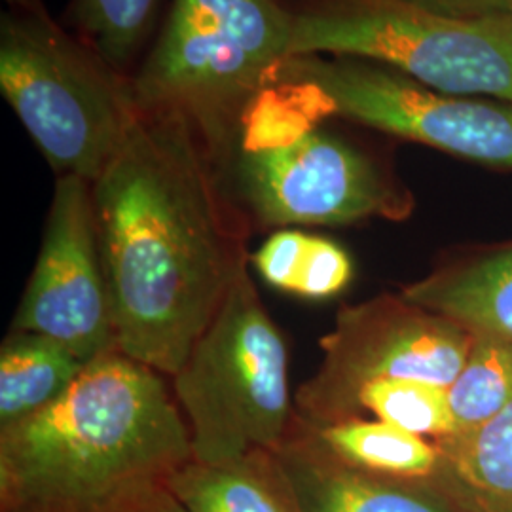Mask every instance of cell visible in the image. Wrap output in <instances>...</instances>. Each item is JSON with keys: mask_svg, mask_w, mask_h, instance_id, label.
<instances>
[{"mask_svg": "<svg viewBox=\"0 0 512 512\" xmlns=\"http://www.w3.org/2000/svg\"><path fill=\"white\" fill-rule=\"evenodd\" d=\"M92 198L116 349L173 378L251 264L253 232L175 112H141Z\"/></svg>", "mask_w": 512, "mask_h": 512, "instance_id": "obj_1", "label": "cell"}, {"mask_svg": "<svg viewBox=\"0 0 512 512\" xmlns=\"http://www.w3.org/2000/svg\"><path fill=\"white\" fill-rule=\"evenodd\" d=\"M192 459L164 374L118 349L37 414L0 429L2 512H103Z\"/></svg>", "mask_w": 512, "mask_h": 512, "instance_id": "obj_2", "label": "cell"}, {"mask_svg": "<svg viewBox=\"0 0 512 512\" xmlns=\"http://www.w3.org/2000/svg\"><path fill=\"white\" fill-rule=\"evenodd\" d=\"M327 120L296 84L264 88L241 112L213 160L251 232L412 215L414 196L395 171Z\"/></svg>", "mask_w": 512, "mask_h": 512, "instance_id": "obj_3", "label": "cell"}, {"mask_svg": "<svg viewBox=\"0 0 512 512\" xmlns=\"http://www.w3.org/2000/svg\"><path fill=\"white\" fill-rule=\"evenodd\" d=\"M0 92L55 175L88 183L141 116L133 76L55 23L42 0L0 16Z\"/></svg>", "mask_w": 512, "mask_h": 512, "instance_id": "obj_4", "label": "cell"}, {"mask_svg": "<svg viewBox=\"0 0 512 512\" xmlns=\"http://www.w3.org/2000/svg\"><path fill=\"white\" fill-rule=\"evenodd\" d=\"M291 44L287 0H173L133 73L137 105L184 116L215 158Z\"/></svg>", "mask_w": 512, "mask_h": 512, "instance_id": "obj_5", "label": "cell"}, {"mask_svg": "<svg viewBox=\"0 0 512 512\" xmlns=\"http://www.w3.org/2000/svg\"><path fill=\"white\" fill-rule=\"evenodd\" d=\"M169 380L188 425L192 459L230 463L274 452L287 439L296 420L289 351L256 291L251 264L239 270Z\"/></svg>", "mask_w": 512, "mask_h": 512, "instance_id": "obj_6", "label": "cell"}, {"mask_svg": "<svg viewBox=\"0 0 512 512\" xmlns=\"http://www.w3.org/2000/svg\"><path fill=\"white\" fill-rule=\"evenodd\" d=\"M291 55L385 65L446 93L512 103V16L456 19L408 0H287Z\"/></svg>", "mask_w": 512, "mask_h": 512, "instance_id": "obj_7", "label": "cell"}, {"mask_svg": "<svg viewBox=\"0 0 512 512\" xmlns=\"http://www.w3.org/2000/svg\"><path fill=\"white\" fill-rule=\"evenodd\" d=\"M274 82L310 86L334 120L512 169L511 101L440 92L380 63L340 55H291Z\"/></svg>", "mask_w": 512, "mask_h": 512, "instance_id": "obj_8", "label": "cell"}, {"mask_svg": "<svg viewBox=\"0 0 512 512\" xmlns=\"http://www.w3.org/2000/svg\"><path fill=\"white\" fill-rule=\"evenodd\" d=\"M473 342V330L401 293L344 306L319 342L321 365L296 391V416L311 427L361 418L363 389L385 380L450 387Z\"/></svg>", "mask_w": 512, "mask_h": 512, "instance_id": "obj_9", "label": "cell"}, {"mask_svg": "<svg viewBox=\"0 0 512 512\" xmlns=\"http://www.w3.org/2000/svg\"><path fill=\"white\" fill-rule=\"evenodd\" d=\"M12 330L52 338L84 361L116 349L92 183L57 177L37 262Z\"/></svg>", "mask_w": 512, "mask_h": 512, "instance_id": "obj_10", "label": "cell"}, {"mask_svg": "<svg viewBox=\"0 0 512 512\" xmlns=\"http://www.w3.org/2000/svg\"><path fill=\"white\" fill-rule=\"evenodd\" d=\"M272 456L302 512H471L429 478H395L351 467L298 416Z\"/></svg>", "mask_w": 512, "mask_h": 512, "instance_id": "obj_11", "label": "cell"}, {"mask_svg": "<svg viewBox=\"0 0 512 512\" xmlns=\"http://www.w3.org/2000/svg\"><path fill=\"white\" fill-rule=\"evenodd\" d=\"M401 296L473 332L512 340V243L446 264L406 285Z\"/></svg>", "mask_w": 512, "mask_h": 512, "instance_id": "obj_12", "label": "cell"}, {"mask_svg": "<svg viewBox=\"0 0 512 512\" xmlns=\"http://www.w3.org/2000/svg\"><path fill=\"white\" fill-rule=\"evenodd\" d=\"M164 486L183 512H302L272 452L230 463L190 459Z\"/></svg>", "mask_w": 512, "mask_h": 512, "instance_id": "obj_13", "label": "cell"}, {"mask_svg": "<svg viewBox=\"0 0 512 512\" xmlns=\"http://www.w3.org/2000/svg\"><path fill=\"white\" fill-rule=\"evenodd\" d=\"M435 484L467 511L512 512V404L475 429L435 440Z\"/></svg>", "mask_w": 512, "mask_h": 512, "instance_id": "obj_14", "label": "cell"}, {"mask_svg": "<svg viewBox=\"0 0 512 512\" xmlns=\"http://www.w3.org/2000/svg\"><path fill=\"white\" fill-rule=\"evenodd\" d=\"M88 363L52 338L10 329L0 348V429L55 403Z\"/></svg>", "mask_w": 512, "mask_h": 512, "instance_id": "obj_15", "label": "cell"}, {"mask_svg": "<svg viewBox=\"0 0 512 512\" xmlns=\"http://www.w3.org/2000/svg\"><path fill=\"white\" fill-rule=\"evenodd\" d=\"M270 287L304 300H327L353 279V262L336 241L298 228L275 230L251 255Z\"/></svg>", "mask_w": 512, "mask_h": 512, "instance_id": "obj_16", "label": "cell"}, {"mask_svg": "<svg viewBox=\"0 0 512 512\" xmlns=\"http://www.w3.org/2000/svg\"><path fill=\"white\" fill-rule=\"evenodd\" d=\"M311 429L336 458L366 473L427 480L439 467L435 440L382 420L351 418Z\"/></svg>", "mask_w": 512, "mask_h": 512, "instance_id": "obj_17", "label": "cell"}, {"mask_svg": "<svg viewBox=\"0 0 512 512\" xmlns=\"http://www.w3.org/2000/svg\"><path fill=\"white\" fill-rule=\"evenodd\" d=\"M164 0H73V33L116 71L133 76L160 21Z\"/></svg>", "mask_w": 512, "mask_h": 512, "instance_id": "obj_18", "label": "cell"}, {"mask_svg": "<svg viewBox=\"0 0 512 512\" xmlns=\"http://www.w3.org/2000/svg\"><path fill=\"white\" fill-rule=\"evenodd\" d=\"M458 433L492 420L512 404V340L475 332L473 348L448 387Z\"/></svg>", "mask_w": 512, "mask_h": 512, "instance_id": "obj_19", "label": "cell"}, {"mask_svg": "<svg viewBox=\"0 0 512 512\" xmlns=\"http://www.w3.org/2000/svg\"><path fill=\"white\" fill-rule=\"evenodd\" d=\"M359 403L361 410L374 414L376 420L391 423L425 439H446L458 433L448 387L442 385L416 380H385L366 385Z\"/></svg>", "mask_w": 512, "mask_h": 512, "instance_id": "obj_20", "label": "cell"}, {"mask_svg": "<svg viewBox=\"0 0 512 512\" xmlns=\"http://www.w3.org/2000/svg\"><path fill=\"white\" fill-rule=\"evenodd\" d=\"M446 18L492 19L512 16V0H408Z\"/></svg>", "mask_w": 512, "mask_h": 512, "instance_id": "obj_21", "label": "cell"}, {"mask_svg": "<svg viewBox=\"0 0 512 512\" xmlns=\"http://www.w3.org/2000/svg\"><path fill=\"white\" fill-rule=\"evenodd\" d=\"M103 512H183L162 484H152L122 497Z\"/></svg>", "mask_w": 512, "mask_h": 512, "instance_id": "obj_22", "label": "cell"}]
</instances>
